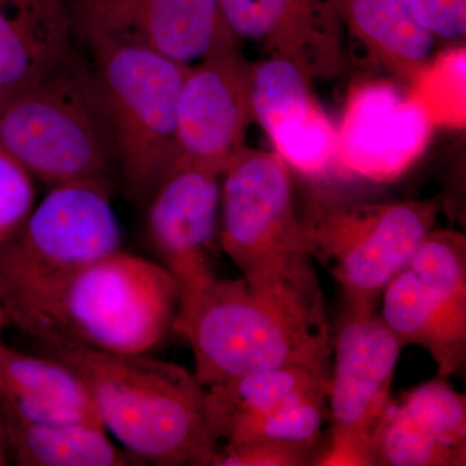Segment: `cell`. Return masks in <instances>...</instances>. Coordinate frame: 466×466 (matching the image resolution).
<instances>
[{
  "instance_id": "1",
  "label": "cell",
  "mask_w": 466,
  "mask_h": 466,
  "mask_svg": "<svg viewBox=\"0 0 466 466\" xmlns=\"http://www.w3.org/2000/svg\"><path fill=\"white\" fill-rule=\"evenodd\" d=\"M177 281L121 249L70 271L0 290L8 324L42 346L147 354L173 332Z\"/></svg>"
},
{
  "instance_id": "2",
  "label": "cell",
  "mask_w": 466,
  "mask_h": 466,
  "mask_svg": "<svg viewBox=\"0 0 466 466\" xmlns=\"http://www.w3.org/2000/svg\"><path fill=\"white\" fill-rule=\"evenodd\" d=\"M43 348L81 377L104 429L131 455L146 465H211L218 446L207 389L186 367L146 354Z\"/></svg>"
},
{
  "instance_id": "3",
  "label": "cell",
  "mask_w": 466,
  "mask_h": 466,
  "mask_svg": "<svg viewBox=\"0 0 466 466\" xmlns=\"http://www.w3.org/2000/svg\"><path fill=\"white\" fill-rule=\"evenodd\" d=\"M173 332L188 342L204 388L271 368L330 370L324 306L267 299L242 279L214 275L180 291Z\"/></svg>"
},
{
  "instance_id": "4",
  "label": "cell",
  "mask_w": 466,
  "mask_h": 466,
  "mask_svg": "<svg viewBox=\"0 0 466 466\" xmlns=\"http://www.w3.org/2000/svg\"><path fill=\"white\" fill-rule=\"evenodd\" d=\"M0 148L54 187L96 180L116 189L118 153L94 67L75 50L0 108Z\"/></svg>"
},
{
  "instance_id": "5",
  "label": "cell",
  "mask_w": 466,
  "mask_h": 466,
  "mask_svg": "<svg viewBox=\"0 0 466 466\" xmlns=\"http://www.w3.org/2000/svg\"><path fill=\"white\" fill-rule=\"evenodd\" d=\"M290 168L275 152L242 147L222 175L219 244L260 296L324 306Z\"/></svg>"
},
{
  "instance_id": "6",
  "label": "cell",
  "mask_w": 466,
  "mask_h": 466,
  "mask_svg": "<svg viewBox=\"0 0 466 466\" xmlns=\"http://www.w3.org/2000/svg\"><path fill=\"white\" fill-rule=\"evenodd\" d=\"M81 42L108 112L126 198L144 207L179 161L177 104L189 66L133 43Z\"/></svg>"
},
{
  "instance_id": "7",
  "label": "cell",
  "mask_w": 466,
  "mask_h": 466,
  "mask_svg": "<svg viewBox=\"0 0 466 466\" xmlns=\"http://www.w3.org/2000/svg\"><path fill=\"white\" fill-rule=\"evenodd\" d=\"M441 205L440 196L401 202L309 201L300 225L309 257L339 284L348 312H379L383 289L434 228Z\"/></svg>"
},
{
  "instance_id": "8",
  "label": "cell",
  "mask_w": 466,
  "mask_h": 466,
  "mask_svg": "<svg viewBox=\"0 0 466 466\" xmlns=\"http://www.w3.org/2000/svg\"><path fill=\"white\" fill-rule=\"evenodd\" d=\"M380 318L401 348L424 349L449 379L466 360V238L431 229L412 258L386 285Z\"/></svg>"
},
{
  "instance_id": "9",
  "label": "cell",
  "mask_w": 466,
  "mask_h": 466,
  "mask_svg": "<svg viewBox=\"0 0 466 466\" xmlns=\"http://www.w3.org/2000/svg\"><path fill=\"white\" fill-rule=\"evenodd\" d=\"M401 350L379 312H348L330 367L327 395L330 440L317 465H373L376 435L391 401Z\"/></svg>"
},
{
  "instance_id": "10",
  "label": "cell",
  "mask_w": 466,
  "mask_h": 466,
  "mask_svg": "<svg viewBox=\"0 0 466 466\" xmlns=\"http://www.w3.org/2000/svg\"><path fill=\"white\" fill-rule=\"evenodd\" d=\"M113 191L96 180L52 187L20 231L0 244V290L70 271L121 249Z\"/></svg>"
},
{
  "instance_id": "11",
  "label": "cell",
  "mask_w": 466,
  "mask_h": 466,
  "mask_svg": "<svg viewBox=\"0 0 466 466\" xmlns=\"http://www.w3.org/2000/svg\"><path fill=\"white\" fill-rule=\"evenodd\" d=\"M73 36L133 43L183 66L227 48L238 39L219 0H66Z\"/></svg>"
},
{
  "instance_id": "12",
  "label": "cell",
  "mask_w": 466,
  "mask_h": 466,
  "mask_svg": "<svg viewBox=\"0 0 466 466\" xmlns=\"http://www.w3.org/2000/svg\"><path fill=\"white\" fill-rule=\"evenodd\" d=\"M251 72L238 46L188 67L177 104L179 161L225 173L254 122Z\"/></svg>"
},
{
  "instance_id": "13",
  "label": "cell",
  "mask_w": 466,
  "mask_h": 466,
  "mask_svg": "<svg viewBox=\"0 0 466 466\" xmlns=\"http://www.w3.org/2000/svg\"><path fill=\"white\" fill-rule=\"evenodd\" d=\"M433 127L416 95L389 82L360 85L337 128L339 170L376 183L398 179L424 153Z\"/></svg>"
},
{
  "instance_id": "14",
  "label": "cell",
  "mask_w": 466,
  "mask_h": 466,
  "mask_svg": "<svg viewBox=\"0 0 466 466\" xmlns=\"http://www.w3.org/2000/svg\"><path fill=\"white\" fill-rule=\"evenodd\" d=\"M238 42H253L268 56L283 57L309 81L345 72V27L329 0H219Z\"/></svg>"
},
{
  "instance_id": "15",
  "label": "cell",
  "mask_w": 466,
  "mask_h": 466,
  "mask_svg": "<svg viewBox=\"0 0 466 466\" xmlns=\"http://www.w3.org/2000/svg\"><path fill=\"white\" fill-rule=\"evenodd\" d=\"M311 82L289 60L263 58L253 64L251 108L290 170L323 177L339 170L337 127L315 99Z\"/></svg>"
},
{
  "instance_id": "16",
  "label": "cell",
  "mask_w": 466,
  "mask_h": 466,
  "mask_svg": "<svg viewBox=\"0 0 466 466\" xmlns=\"http://www.w3.org/2000/svg\"><path fill=\"white\" fill-rule=\"evenodd\" d=\"M220 183L222 174L177 161L147 205L150 238L179 293L216 275Z\"/></svg>"
},
{
  "instance_id": "17",
  "label": "cell",
  "mask_w": 466,
  "mask_h": 466,
  "mask_svg": "<svg viewBox=\"0 0 466 466\" xmlns=\"http://www.w3.org/2000/svg\"><path fill=\"white\" fill-rule=\"evenodd\" d=\"M0 408L30 422L104 428L90 392L72 368L9 348L2 339Z\"/></svg>"
},
{
  "instance_id": "18",
  "label": "cell",
  "mask_w": 466,
  "mask_h": 466,
  "mask_svg": "<svg viewBox=\"0 0 466 466\" xmlns=\"http://www.w3.org/2000/svg\"><path fill=\"white\" fill-rule=\"evenodd\" d=\"M66 0H0V81L16 94L72 50Z\"/></svg>"
},
{
  "instance_id": "19",
  "label": "cell",
  "mask_w": 466,
  "mask_h": 466,
  "mask_svg": "<svg viewBox=\"0 0 466 466\" xmlns=\"http://www.w3.org/2000/svg\"><path fill=\"white\" fill-rule=\"evenodd\" d=\"M329 377L330 370L281 367L205 388L208 426L217 446L222 435L238 422L299 401L327 398Z\"/></svg>"
},
{
  "instance_id": "20",
  "label": "cell",
  "mask_w": 466,
  "mask_h": 466,
  "mask_svg": "<svg viewBox=\"0 0 466 466\" xmlns=\"http://www.w3.org/2000/svg\"><path fill=\"white\" fill-rule=\"evenodd\" d=\"M438 376L400 397L391 398L388 413L408 443L431 464H466V400Z\"/></svg>"
},
{
  "instance_id": "21",
  "label": "cell",
  "mask_w": 466,
  "mask_h": 466,
  "mask_svg": "<svg viewBox=\"0 0 466 466\" xmlns=\"http://www.w3.org/2000/svg\"><path fill=\"white\" fill-rule=\"evenodd\" d=\"M343 27L368 54L401 81L415 82L437 43L421 29L403 0H329Z\"/></svg>"
},
{
  "instance_id": "22",
  "label": "cell",
  "mask_w": 466,
  "mask_h": 466,
  "mask_svg": "<svg viewBox=\"0 0 466 466\" xmlns=\"http://www.w3.org/2000/svg\"><path fill=\"white\" fill-rule=\"evenodd\" d=\"M9 461L20 466L146 465L119 450L100 426L17 419L0 408Z\"/></svg>"
},
{
  "instance_id": "23",
  "label": "cell",
  "mask_w": 466,
  "mask_h": 466,
  "mask_svg": "<svg viewBox=\"0 0 466 466\" xmlns=\"http://www.w3.org/2000/svg\"><path fill=\"white\" fill-rule=\"evenodd\" d=\"M328 421L327 398L299 401L229 428L218 446L274 443L319 450Z\"/></svg>"
},
{
  "instance_id": "24",
  "label": "cell",
  "mask_w": 466,
  "mask_h": 466,
  "mask_svg": "<svg viewBox=\"0 0 466 466\" xmlns=\"http://www.w3.org/2000/svg\"><path fill=\"white\" fill-rule=\"evenodd\" d=\"M35 202L33 177L0 148V244L26 222Z\"/></svg>"
},
{
  "instance_id": "25",
  "label": "cell",
  "mask_w": 466,
  "mask_h": 466,
  "mask_svg": "<svg viewBox=\"0 0 466 466\" xmlns=\"http://www.w3.org/2000/svg\"><path fill=\"white\" fill-rule=\"evenodd\" d=\"M321 451L274 443L218 446L210 466L317 465Z\"/></svg>"
},
{
  "instance_id": "26",
  "label": "cell",
  "mask_w": 466,
  "mask_h": 466,
  "mask_svg": "<svg viewBox=\"0 0 466 466\" xmlns=\"http://www.w3.org/2000/svg\"><path fill=\"white\" fill-rule=\"evenodd\" d=\"M413 21L435 43L465 41L466 0H403Z\"/></svg>"
},
{
  "instance_id": "27",
  "label": "cell",
  "mask_w": 466,
  "mask_h": 466,
  "mask_svg": "<svg viewBox=\"0 0 466 466\" xmlns=\"http://www.w3.org/2000/svg\"><path fill=\"white\" fill-rule=\"evenodd\" d=\"M9 462L7 441H5V429L3 422L0 424V466L7 465Z\"/></svg>"
},
{
  "instance_id": "28",
  "label": "cell",
  "mask_w": 466,
  "mask_h": 466,
  "mask_svg": "<svg viewBox=\"0 0 466 466\" xmlns=\"http://www.w3.org/2000/svg\"><path fill=\"white\" fill-rule=\"evenodd\" d=\"M14 95V92L9 90L7 86L3 84L2 81H0V108H2L3 104L5 103L9 99V97Z\"/></svg>"
},
{
  "instance_id": "29",
  "label": "cell",
  "mask_w": 466,
  "mask_h": 466,
  "mask_svg": "<svg viewBox=\"0 0 466 466\" xmlns=\"http://www.w3.org/2000/svg\"><path fill=\"white\" fill-rule=\"evenodd\" d=\"M5 325H8L7 315H5V309L0 306V333L5 329Z\"/></svg>"
},
{
  "instance_id": "30",
  "label": "cell",
  "mask_w": 466,
  "mask_h": 466,
  "mask_svg": "<svg viewBox=\"0 0 466 466\" xmlns=\"http://www.w3.org/2000/svg\"><path fill=\"white\" fill-rule=\"evenodd\" d=\"M0 424H2V417H0Z\"/></svg>"
}]
</instances>
